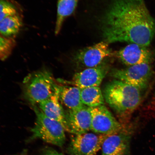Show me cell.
<instances>
[{
  "instance_id": "obj_1",
  "label": "cell",
  "mask_w": 155,
  "mask_h": 155,
  "mask_svg": "<svg viewBox=\"0 0 155 155\" xmlns=\"http://www.w3.org/2000/svg\"><path fill=\"white\" fill-rule=\"evenodd\" d=\"M108 44L125 42L148 46L155 35V19L144 0H114L102 19Z\"/></svg>"
},
{
  "instance_id": "obj_5",
  "label": "cell",
  "mask_w": 155,
  "mask_h": 155,
  "mask_svg": "<svg viewBox=\"0 0 155 155\" xmlns=\"http://www.w3.org/2000/svg\"><path fill=\"white\" fill-rule=\"evenodd\" d=\"M152 73L150 63H143L131 66L125 69H112L109 75L115 79L143 90L148 86Z\"/></svg>"
},
{
  "instance_id": "obj_13",
  "label": "cell",
  "mask_w": 155,
  "mask_h": 155,
  "mask_svg": "<svg viewBox=\"0 0 155 155\" xmlns=\"http://www.w3.org/2000/svg\"><path fill=\"white\" fill-rule=\"evenodd\" d=\"M59 85L53 95L40 103L38 107L47 117L61 123L65 131H68L65 112L60 102Z\"/></svg>"
},
{
  "instance_id": "obj_3",
  "label": "cell",
  "mask_w": 155,
  "mask_h": 155,
  "mask_svg": "<svg viewBox=\"0 0 155 155\" xmlns=\"http://www.w3.org/2000/svg\"><path fill=\"white\" fill-rule=\"evenodd\" d=\"M58 88L51 72L43 68L30 73L24 79L23 96L32 106H37L53 95Z\"/></svg>"
},
{
  "instance_id": "obj_18",
  "label": "cell",
  "mask_w": 155,
  "mask_h": 155,
  "mask_svg": "<svg viewBox=\"0 0 155 155\" xmlns=\"http://www.w3.org/2000/svg\"><path fill=\"white\" fill-rule=\"evenodd\" d=\"M15 40L0 35V60H4L9 57L14 48Z\"/></svg>"
},
{
  "instance_id": "obj_19",
  "label": "cell",
  "mask_w": 155,
  "mask_h": 155,
  "mask_svg": "<svg viewBox=\"0 0 155 155\" xmlns=\"http://www.w3.org/2000/svg\"><path fill=\"white\" fill-rule=\"evenodd\" d=\"M18 14L16 7L8 0H0V21L8 17Z\"/></svg>"
},
{
  "instance_id": "obj_14",
  "label": "cell",
  "mask_w": 155,
  "mask_h": 155,
  "mask_svg": "<svg viewBox=\"0 0 155 155\" xmlns=\"http://www.w3.org/2000/svg\"><path fill=\"white\" fill-rule=\"evenodd\" d=\"M60 101L69 109L74 110L84 106L81 100V89L77 87L59 86Z\"/></svg>"
},
{
  "instance_id": "obj_6",
  "label": "cell",
  "mask_w": 155,
  "mask_h": 155,
  "mask_svg": "<svg viewBox=\"0 0 155 155\" xmlns=\"http://www.w3.org/2000/svg\"><path fill=\"white\" fill-rule=\"evenodd\" d=\"M90 109L92 115L91 130L94 133L110 135L125 130L105 106L90 107Z\"/></svg>"
},
{
  "instance_id": "obj_15",
  "label": "cell",
  "mask_w": 155,
  "mask_h": 155,
  "mask_svg": "<svg viewBox=\"0 0 155 155\" xmlns=\"http://www.w3.org/2000/svg\"><path fill=\"white\" fill-rule=\"evenodd\" d=\"M78 0H58L57 17L55 32L58 35L61 31L64 21L73 14L77 6Z\"/></svg>"
},
{
  "instance_id": "obj_7",
  "label": "cell",
  "mask_w": 155,
  "mask_h": 155,
  "mask_svg": "<svg viewBox=\"0 0 155 155\" xmlns=\"http://www.w3.org/2000/svg\"><path fill=\"white\" fill-rule=\"evenodd\" d=\"M108 135L89 133L75 135L71 139L68 152L70 155H94Z\"/></svg>"
},
{
  "instance_id": "obj_2",
  "label": "cell",
  "mask_w": 155,
  "mask_h": 155,
  "mask_svg": "<svg viewBox=\"0 0 155 155\" xmlns=\"http://www.w3.org/2000/svg\"><path fill=\"white\" fill-rule=\"evenodd\" d=\"M104 100L120 115H129L140 104L142 95L137 87L115 79L104 87Z\"/></svg>"
},
{
  "instance_id": "obj_9",
  "label": "cell",
  "mask_w": 155,
  "mask_h": 155,
  "mask_svg": "<svg viewBox=\"0 0 155 155\" xmlns=\"http://www.w3.org/2000/svg\"><path fill=\"white\" fill-rule=\"evenodd\" d=\"M114 55L122 63L130 66L150 63L153 59L152 52L147 46L133 43L128 45Z\"/></svg>"
},
{
  "instance_id": "obj_4",
  "label": "cell",
  "mask_w": 155,
  "mask_h": 155,
  "mask_svg": "<svg viewBox=\"0 0 155 155\" xmlns=\"http://www.w3.org/2000/svg\"><path fill=\"white\" fill-rule=\"evenodd\" d=\"M36 120L31 129V139H40L45 142L61 147L65 141V130L61 124L48 117L37 106H32Z\"/></svg>"
},
{
  "instance_id": "obj_16",
  "label": "cell",
  "mask_w": 155,
  "mask_h": 155,
  "mask_svg": "<svg viewBox=\"0 0 155 155\" xmlns=\"http://www.w3.org/2000/svg\"><path fill=\"white\" fill-rule=\"evenodd\" d=\"M80 89L81 100L84 105L94 107L104 105V99L99 87H92Z\"/></svg>"
},
{
  "instance_id": "obj_11",
  "label": "cell",
  "mask_w": 155,
  "mask_h": 155,
  "mask_svg": "<svg viewBox=\"0 0 155 155\" xmlns=\"http://www.w3.org/2000/svg\"><path fill=\"white\" fill-rule=\"evenodd\" d=\"M108 71V67L103 62L97 66L75 73L72 79V84L80 89L98 87Z\"/></svg>"
},
{
  "instance_id": "obj_17",
  "label": "cell",
  "mask_w": 155,
  "mask_h": 155,
  "mask_svg": "<svg viewBox=\"0 0 155 155\" xmlns=\"http://www.w3.org/2000/svg\"><path fill=\"white\" fill-rule=\"evenodd\" d=\"M22 26V19L18 14L11 15L0 21V34L11 38L18 33Z\"/></svg>"
},
{
  "instance_id": "obj_12",
  "label": "cell",
  "mask_w": 155,
  "mask_h": 155,
  "mask_svg": "<svg viewBox=\"0 0 155 155\" xmlns=\"http://www.w3.org/2000/svg\"><path fill=\"white\" fill-rule=\"evenodd\" d=\"M130 139L125 130L108 135L102 143L101 155H129Z\"/></svg>"
},
{
  "instance_id": "obj_10",
  "label": "cell",
  "mask_w": 155,
  "mask_h": 155,
  "mask_svg": "<svg viewBox=\"0 0 155 155\" xmlns=\"http://www.w3.org/2000/svg\"><path fill=\"white\" fill-rule=\"evenodd\" d=\"M65 112L68 132L75 135L88 133L91 130L92 115L90 107L84 105L78 109H69Z\"/></svg>"
},
{
  "instance_id": "obj_20",
  "label": "cell",
  "mask_w": 155,
  "mask_h": 155,
  "mask_svg": "<svg viewBox=\"0 0 155 155\" xmlns=\"http://www.w3.org/2000/svg\"><path fill=\"white\" fill-rule=\"evenodd\" d=\"M56 155H64L61 153H59V154H58Z\"/></svg>"
},
{
  "instance_id": "obj_8",
  "label": "cell",
  "mask_w": 155,
  "mask_h": 155,
  "mask_svg": "<svg viewBox=\"0 0 155 155\" xmlns=\"http://www.w3.org/2000/svg\"><path fill=\"white\" fill-rule=\"evenodd\" d=\"M112 54L108 44L102 41L79 50L75 54L74 60L78 66L87 69L100 65Z\"/></svg>"
}]
</instances>
